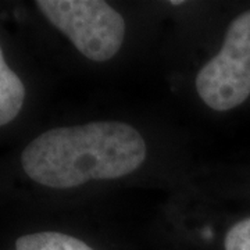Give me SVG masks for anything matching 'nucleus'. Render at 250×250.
<instances>
[{
    "instance_id": "7",
    "label": "nucleus",
    "mask_w": 250,
    "mask_h": 250,
    "mask_svg": "<svg viewBox=\"0 0 250 250\" xmlns=\"http://www.w3.org/2000/svg\"><path fill=\"white\" fill-rule=\"evenodd\" d=\"M168 3H170L171 6H181V4H184L182 0H170Z\"/></svg>"
},
{
    "instance_id": "3",
    "label": "nucleus",
    "mask_w": 250,
    "mask_h": 250,
    "mask_svg": "<svg viewBox=\"0 0 250 250\" xmlns=\"http://www.w3.org/2000/svg\"><path fill=\"white\" fill-rule=\"evenodd\" d=\"M196 90L215 111L241 106L250 96V10L229 24L218 54L197 72Z\"/></svg>"
},
{
    "instance_id": "5",
    "label": "nucleus",
    "mask_w": 250,
    "mask_h": 250,
    "mask_svg": "<svg viewBox=\"0 0 250 250\" xmlns=\"http://www.w3.org/2000/svg\"><path fill=\"white\" fill-rule=\"evenodd\" d=\"M16 250H93L85 242L54 231L29 233L18 238Z\"/></svg>"
},
{
    "instance_id": "2",
    "label": "nucleus",
    "mask_w": 250,
    "mask_h": 250,
    "mask_svg": "<svg viewBox=\"0 0 250 250\" xmlns=\"http://www.w3.org/2000/svg\"><path fill=\"white\" fill-rule=\"evenodd\" d=\"M36 6L92 62L113 59L124 42V18L106 1L38 0Z\"/></svg>"
},
{
    "instance_id": "6",
    "label": "nucleus",
    "mask_w": 250,
    "mask_h": 250,
    "mask_svg": "<svg viewBox=\"0 0 250 250\" xmlns=\"http://www.w3.org/2000/svg\"><path fill=\"white\" fill-rule=\"evenodd\" d=\"M225 250H250V217L235 224L227 232Z\"/></svg>"
},
{
    "instance_id": "4",
    "label": "nucleus",
    "mask_w": 250,
    "mask_h": 250,
    "mask_svg": "<svg viewBox=\"0 0 250 250\" xmlns=\"http://www.w3.org/2000/svg\"><path fill=\"white\" fill-rule=\"evenodd\" d=\"M24 99V83L7 65L0 47V126L9 124L18 116Z\"/></svg>"
},
{
    "instance_id": "1",
    "label": "nucleus",
    "mask_w": 250,
    "mask_h": 250,
    "mask_svg": "<svg viewBox=\"0 0 250 250\" xmlns=\"http://www.w3.org/2000/svg\"><path fill=\"white\" fill-rule=\"evenodd\" d=\"M146 160V143L134 126L95 121L49 129L21 154L22 168L43 187L70 189L93 179H117Z\"/></svg>"
}]
</instances>
